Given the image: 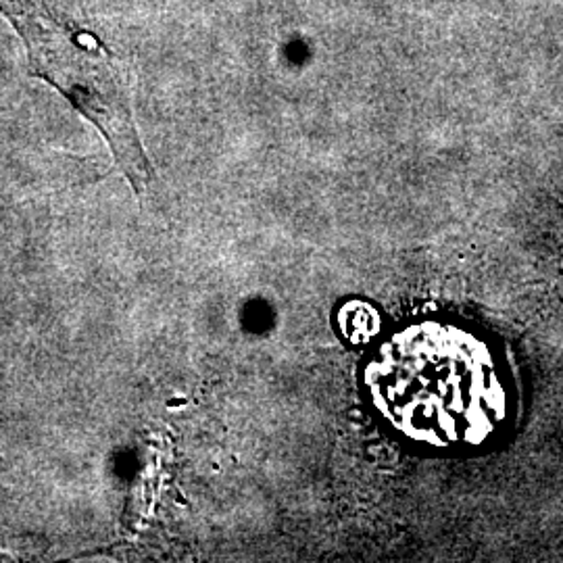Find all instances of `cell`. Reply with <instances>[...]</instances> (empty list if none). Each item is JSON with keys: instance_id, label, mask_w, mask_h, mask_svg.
I'll return each instance as SVG.
<instances>
[{"instance_id": "obj_1", "label": "cell", "mask_w": 563, "mask_h": 563, "mask_svg": "<svg viewBox=\"0 0 563 563\" xmlns=\"http://www.w3.org/2000/svg\"><path fill=\"white\" fill-rule=\"evenodd\" d=\"M25 42L30 71L57 88L101 130L134 192L153 180L132 109V67L120 51L63 0H0Z\"/></svg>"}, {"instance_id": "obj_2", "label": "cell", "mask_w": 563, "mask_h": 563, "mask_svg": "<svg viewBox=\"0 0 563 563\" xmlns=\"http://www.w3.org/2000/svg\"><path fill=\"white\" fill-rule=\"evenodd\" d=\"M374 386L402 430L434 443L467 441L488 430L493 369L483 346L457 330L416 328L395 336L374 367Z\"/></svg>"}]
</instances>
